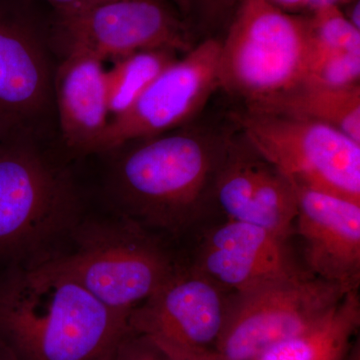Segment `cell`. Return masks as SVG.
I'll list each match as a JSON object with an SVG mask.
<instances>
[{"instance_id": "1", "label": "cell", "mask_w": 360, "mask_h": 360, "mask_svg": "<svg viewBox=\"0 0 360 360\" xmlns=\"http://www.w3.org/2000/svg\"><path fill=\"white\" fill-rule=\"evenodd\" d=\"M129 330L51 258L0 274V342L20 360H113Z\"/></svg>"}, {"instance_id": "2", "label": "cell", "mask_w": 360, "mask_h": 360, "mask_svg": "<svg viewBox=\"0 0 360 360\" xmlns=\"http://www.w3.org/2000/svg\"><path fill=\"white\" fill-rule=\"evenodd\" d=\"M231 135L184 125L125 144L113 175L122 214L160 236L196 227L214 206L215 176Z\"/></svg>"}, {"instance_id": "3", "label": "cell", "mask_w": 360, "mask_h": 360, "mask_svg": "<svg viewBox=\"0 0 360 360\" xmlns=\"http://www.w3.org/2000/svg\"><path fill=\"white\" fill-rule=\"evenodd\" d=\"M70 238L72 250L49 258L127 321L181 264L160 234L122 213L115 219L79 221Z\"/></svg>"}, {"instance_id": "4", "label": "cell", "mask_w": 360, "mask_h": 360, "mask_svg": "<svg viewBox=\"0 0 360 360\" xmlns=\"http://www.w3.org/2000/svg\"><path fill=\"white\" fill-rule=\"evenodd\" d=\"M0 139V264H32L56 255L80 221L66 175L16 139Z\"/></svg>"}, {"instance_id": "5", "label": "cell", "mask_w": 360, "mask_h": 360, "mask_svg": "<svg viewBox=\"0 0 360 360\" xmlns=\"http://www.w3.org/2000/svg\"><path fill=\"white\" fill-rule=\"evenodd\" d=\"M309 49L307 18L269 0H243L220 40L219 89L246 106L300 84Z\"/></svg>"}, {"instance_id": "6", "label": "cell", "mask_w": 360, "mask_h": 360, "mask_svg": "<svg viewBox=\"0 0 360 360\" xmlns=\"http://www.w3.org/2000/svg\"><path fill=\"white\" fill-rule=\"evenodd\" d=\"M231 122L295 187L360 203V143L323 123L245 110Z\"/></svg>"}, {"instance_id": "7", "label": "cell", "mask_w": 360, "mask_h": 360, "mask_svg": "<svg viewBox=\"0 0 360 360\" xmlns=\"http://www.w3.org/2000/svg\"><path fill=\"white\" fill-rule=\"evenodd\" d=\"M311 274L229 297L214 360H253L277 343L314 328L347 295Z\"/></svg>"}, {"instance_id": "8", "label": "cell", "mask_w": 360, "mask_h": 360, "mask_svg": "<svg viewBox=\"0 0 360 360\" xmlns=\"http://www.w3.org/2000/svg\"><path fill=\"white\" fill-rule=\"evenodd\" d=\"M231 293L188 264L132 311L129 330L176 360H213Z\"/></svg>"}, {"instance_id": "9", "label": "cell", "mask_w": 360, "mask_h": 360, "mask_svg": "<svg viewBox=\"0 0 360 360\" xmlns=\"http://www.w3.org/2000/svg\"><path fill=\"white\" fill-rule=\"evenodd\" d=\"M220 40H203L167 66L134 105L110 120L101 151L188 124L219 89Z\"/></svg>"}, {"instance_id": "10", "label": "cell", "mask_w": 360, "mask_h": 360, "mask_svg": "<svg viewBox=\"0 0 360 360\" xmlns=\"http://www.w3.org/2000/svg\"><path fill=\"white\" fill-rule=\"evenodd\" d=\"M59 18L68 51L89 52L103 63L148 49L186 53L194 46L186 20L161 0H110Z\"/></svg>"}, {"instance_id": "11", "label": "cell", "mask_w": 360, "mask_h": 360, "mask_svg": "<svg viewBox=\"0 0 360 360\" xmlns=\"http://www.w3.org/2000/svg\"><path fill=\"white\" fill-rule=\"evenodd\" d=\"M214 206L225 219L262 227L288 240L297 215L295 186L238 130L231 132L215 176Z\"/></svg>"}, {"instance_id": "12", "label": "cell", "mask_w": 360, "mask_h": 360, "mask_svg": "<svg viewBox=\"0 0 360 360\" xmlns=\"http://www.w3.org/2000/svg\"><path fill=\"white\" fill-rule=\"evenodd\" d=\"M288 243L262 227L225 219L201 236L189 264L231 295L246 292L310 274Z\"/></svg>"}, {"instance_id": "13", "label": "cell", "mask_w": 360, "mask_h": 360, "mask_svg": "<svg viewBox=\"0 0 360 360\" xmlns=\"http://www.w3.org/2000/svg\"><path fill=\"white\" fill-rule=\"evenodd\" d=\"M295 189L293 234L302 239L309 274L347 292L359 290L360 203L303 187Z\"/></svg>"}, {"instance_id": "14", "label": "cell", "mask_w": 360, "mask_h": 360, "mask_svg": "<svg viewBox=\"0 0 360 360\" xmlns=\"http://www.w3.org/2000/svg\"><path fill=\"white\" fill-rule=\"evenodd\" d=\"M41 42L25 16L0 4V137L39 115L49 97Z\"/></svg>"}, {"instance_id": "15", "label": "cell", "mask_w": 360, "mask_h": 360, "mask_svg": "<svg viewBox=\"0 0 360 360\" xmlns=\"http://www.w3.org/2000/svg\"><path fill=\"white\" fill-rule=\"evenodd\" d=\"M54 89L65 143L75 150L99 153L110 122L103 61L70 49L56 72Z\"/></svg>"}, {"instance_id": "16", "label": "cell", "mask_w": 360, "mask_h": 360, "mask_svg": "<svg viewBox=\"0 0 360 360\" xmlns=\"http://www.w3.org/2000/svg\"><path fill=\"white\" fill-rule=\"evenodd\" d=\"M246 110L323 123L360 143V86L329 89L300 84Z\"/></svg>"}, {"instance_id": "17", "label": "cell", "mask_w": 360, "mask_h": 360, "mask_svg": "<svg viewBox=\"0 0 360 360\" xmlns=\"http://www.w3.org/2000/svg\"><path fill=\"white\" fill-rule=\"evenodd\" d=\"M359 326V290H352L314 328L277 343L253 360H345Z\"/></svg>"}, {"instance_id": "18", "label": "cell", "mask_w": 360, "mask_h": 360, "mask_svg": "<svg viewBox=\"0 0 360 360\" xmlns=\"http://www.w3.org/2000/svg\"><path fill=\"white\" fill-rule=\"evenodd\" d=\"M177 54L170 49H148L115 60L106 70L110 120L129 110L153 80L176 60Z\"/></svg>"}, {"instance_id": "19", "label": "cell", "mask_w": 360, "mask_h": 360, "mask_svg": "<svg viewBox=\"0 0 360 360\" xmlns=\"http://www.w3.org/2000/svg\"><path fill=\"white\" fill-rule=\"evenodd\" d=\"M309 56L333 52H360V30L348 21L338 4H326L312 11L307 18Z\"/></svg>"}, {"instance_id": "20", "label": "cell", "mask_w": 360, "mask_h": 360, "mask_svg": "<svg viewBox=\"0 0 360 360\" xmlns=\"http://www.w3.org/2000/svg\"><path fill=\"white\" fill-rule=\"evenodd\" d=\"M360 52H333L307 58L300 84L347 89L359 84Z\"/></svg>"}, {"instance_id": "21", "label": "cell", "mask_w": 360, "mask_h": 360, "mask_svg": "<svg viewBox=\"0 0 360 360\" xmlns=\"http://www.w3.org/2000/svg\"><path fill=\"white\" fill-rule=\"evenodd\" d=\"M113 360H176L153 341L129 330L118 345Z\"/></svg>"}, {"instance_id": "22", "label": "cell", "mask_w": 360, "mask_h": 360, "mask_svg": "<svg viewBox=\"0 0 360 360\" xmlns=\"http://www.w3.org/2000/svg\"><path fill=\"white\" fill-rule=\"evenodd\" d=\"M243 0H191V15L198 14L201 25L207 27L231 21Z\"/></svg>"}, {"instance_id": "23", "label": "cell", "mask_w": 360, "mask_h": 360, "mask_svg": "<svg viewBox=\"0 0 360 360\" xmlns=\"http://www.w3.org/2000/svg\"><path fill=\"white\" fill-rule=\"evenodd\" d=\"M58 9V13H72L110 0H45Z\"/></svg>"}, {"instance_id": "24", "label": "cell", "mask_w": 360, "mask_h": 360, "mask_svg": "<svg viewBox=\"0 0 360 360\" xmlns=\"http://www.w3.org/2000/svg\"><path fill=\"white\" fill-rule=\"evenodd\" d=\"M269 1L278 8L290 13L309 7V0H269Z\"/></svg>"}, {"instance_id": "25", "label": "cell", "mask_w": 360, "mask_h": 360, "mask_svg": "<svg viewBox=\"0 0 360 360\" xmlns=\"http://www.w3.org/2000/svg\"><path fill=\"white\" fill-rule=\"evenodd\" d=\"M347 18L355 28L360 30V4L359 0H355L354 6L347 13Z\"/></svg>"}, {"instance_id": "26", "label": "cell", "mask_w": 360, "mask_h": 360, "mask_svg": "<svg viewBox=\"0 0 360 360\" xmlns=\"http://www.w3.org/2000/svg\"><path fill=\"white\" fill-rule=\"evenodd\" d=\"M174 2L184 18L191 16V0H174Z\"/></svg>"}, {"instance_id": "27", "label": "cell", "mask_w": 360, "mask_h": 360, "mask_svg": "<svg viewBox=\"0 0 360 360\" xmlns=\"http://www.w3.org/2000/svg\"><path fill=\"white\" fill-rule=\"evenodd\" d=\"M345 360H360V341L359 338H357V340L355 338Z\"/></svg>"}, {"instance_id": "28", "label": "cell", "mask_w": 360, "mask_h": 360, "mask_svg": "<svg viewBox=\"0 0 360 360\" xmlns=\"http://www.w3.org/2000/svg\"><path fill=\"white\" fill-rule=\"evenodd\" d=\"M0 360H20L8 349L0 342Z\"/></svg>"}, {"instance_id": "29", "label": "cell", "mask_w": 360, "mask_h": 360, "mask_svg": "<svg viewBox=\"0 0 360 360\" xmlns=\"http://www.w3.org/2000/svg\"><path fill=\"white\" fill-rule=\"evenodd\" d=\"M348 0H338V4H340V2H347Z\"/></svg>"}]
</instances>
